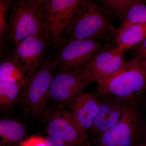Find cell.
<instances>
[{
    "label": "cell",
    "instance_id": "obj_1",
    "mask_svg": "<svg viewBox=\"0 0 146 146\" xmlns=\"http://www.w3.org/2000/svg\"><path fill=\"white\" fill-rule=\"evenodd\" d=\"M46 1H11L9 16V41L13 44V48L29 36L50 40Z\"/></svg>",
    "mask_w": 146,
    "mask_h": 146
},
{
    "label": "cell",
    "instance_id": "obj_2",
    "mask_svg": "<svg viewBox=\"0 0 146 146\" xmlns=\"http://www.w3.org/2000/svg\"><path fill=\"white\" fill-rule=\"evenodd\" d=\"M146 91V63L134 57L110 77L97 82L100 96L120 98L136 102Z\"/></svg>",
    "mask_w": 146,
    "mask_h": 146
},
{
    "label": "cell",
    "instance_id": "obj_3",
    "mask_svg": "<svg viewBox=\"0 0 146 146\" xmlns=\"http://www.w3.org/2000/svg\"><path fill=\"white\" fill-rule=\"evenodd\" d=\"M115 30L104 9L94 1H82L68 30L65 43L74 40L106 39L110 34L115 35Z\"/></svg>",
    "mask_w": 146,
    "mask_h": 146
},
{
    "label": "cell",
    "instance_id": "obj_4",
    "mask_svg": "<svg viewBox=\"0 0 146 146\" xmlns=\"http://www.w3.org/2000/svg\"><path fill=\"white\" fill-rule=\"evenodd\" d=\"M54 52H51L31 81L23 89L21 99L25 115L41 117L47 108L49 91L56 68Z\"/></svg>",
    "mask_w": 146,
    "mask_h": 146
},
{
    "label": "cell",
    "instance_id": "obj_5",
    "mask_svg": "<svg viewBox=\"0 0 146 146\" xmlns=\"http://www.w3.org/2000/svg\"><path fill=\"white\" fill-rule=\"evenodd\" d=\"M143 135L136 102H129L118 123L92 142L94 146H135Z\"/></svg>",
    "mask_w": 146,
    "mask_h": 146
},
{
    "label": "cell",
    "instance_id": "obj_6",
    "mask_svg": "<svg viewBox=\"0 0 146 146\" xmlns=\"http://www.w3.org/2000/svg\"><path fill=\"white\" fill-rule=\"evenodd\" d=\"M62 105L46 108L41 116L48 136L57 137L78 146H92L86 132L71 112Z\"/></svg>",
    "mask_w": 146,
    "mask_h": 146
},
{
    "label": "cell",
    "instance_id": "obj_7",
    "mask_svg": "<svg viewBox=\"0 0 146 146\" xmlns=\"http://www.w3.org/2000/svg\"><path fill=\"white\" fill-rule=\"evenodd\" d=\"M102 48L96 39L74 40L55 48L57 72L83 70Z\"/></svg>",
    "mask_w": 146,
    "mask_h": 146
},
{
    "label": "cell",
    "instance_id": "obj_8",
    "mask_svg": "<svg viewBox=\"0 0 146 146\" xmlns=\"http://www.w3.org/2000/svg\"><path fill=\"white\" fill-rule=\"evenodd\" d=\"M50 44L49 39L31 36L26 37L13 48L10 57L25 76L26 84L24 88L41 67L45 60L47 47Z\"/></svg>",
    "mask_w": 146,
    "mask_h": 146
},
{
    "label": "cell",
    "instance_id": "obj_9",
    "mask_svg": "<svg viewBox=\"0 0 146 146\" xmlns=\"http://www.w3.org/2000/svg\"><path fill=\"white\" fill-rule=\"evenodd\" d=\"M82 0H46L51 44L63 45Z\"/></svg>",
    "mask_w": 146,
    "mask_h": 146
},
{
    "label": "cell",
    "instance_id": "obj_10",
    "mask_svg": "<svg viewBox=\"0 0 146 146\" xmlns=\"http://www.w3.org/2000/svg\"><path fill=\"white\" fill-rule=\"evenodd\" d=\"M90 85L84 70L80 72H57L53 76L48 100L68 108Z\"/></svg>",
    "mask_w": 146,
    "mask_h": 146
},
{
    "label": "cell",
    "instance_id": "obj_11",
    "mask_svg": "<svg viewBox=\"0 0 146 146\" xmlns=\"http://www.w3.org/2000/svg\"><path fill=\"white\" fill-rule=\"evenodd\" d=\"M123 50L118 47L101 49L84 69L90 84L108 78L125 64Z\"/></svg>",
    "mask_w": 146,
    "mask_h": 146
},
{
    "label": "cell",
    "instance_id": "obj_12",
    "mask_svg": "<svg viewBox=\"0 0 146 146\" xmlns=\"http://www.w3.org/2000/svg\"><path fill=\"white\" fill-rule=\"evenodd\" d=\"M129 102L127 100L116 97L100 96L99 111L89 132L92 140L116 125Z\"/></svg>",
    "mask_w": 146,
    "mask_h": 146
},
{
    "label": "cell",
    "instance_id": "obj_13",
    "mask_svg": "<svg viewBox=\"0 0 146 146\" xmlns=\"http://www.w3.org/2000/svg\"><path fill=\"white\" fill-rule=\"evenodd\" d=\"M100 96L96 93H83L69 109L80 125L87 133L91 131L100 109Z\"/></svg>",
    "mask_w": 146,
    "mask_h": 146
},
{
    "label": "cell",
    "instance_id": "obj_14",
    "mask_svg": "<svg viewBox=\"0 0 146 146\" xmlns=\"http://www.w3.org/2000/svg\"><path fill=\"white\" fill-rule=\"evenodd\" d=\"M27 129L25 125L13 119L2 118L0 120L1 144L15 146L26 139Z\"/></svg>",
    "mask_w": 146,
    "mask_h": 146
},
{
    "label": "cell",
    "instance_id": "obj_15",
    "mask_svg": "<svg viewBox=\"0 0 146 146\" xmlns=\"http://www.w3.org/2000/svg\"><path fill=\"white\" fill-rule=\"evenodd\" d=\"M146 38V23L135 24L115 35L117 47L125 51Z\"/></svg>",
    "mask_w": 146,
    "mask_h": 146
},
{
    "label": "cell",
    "instance_id": "obj_16",
    "mask_svg": "<svg viewBox=\"0 0 146 146\" xmlns=\"http://www.w3.org/2000/svg\"><path fill=\"white\" fill-rule=\"evenodd\" d=\"M0 81L24 87L26 80L23 72L10 57L4 58L0 63Z\"/></svg>",
    "mask_w": 146,
    "mask_h": 146
},
{
    "label": "cell",
    "instance_id": "obj_17",
    "mask_svg": "<svg viewBox=\"0 0 146 146\" xmlns=\"http://www.w3.org/2000/svg\"><path fill=\"white\" fill-rule=\"evenodd\" d=\"M23 87L13 84L0 81V109H11L22 96Z\"/></svg>",
    "mask_w": 146,
    "mask_h": 146
},
{
    "label": "cell",
    "instance_id": "obj_18",
    "mask_svg": "<svg viewBox=\"0 0 146 146\" xmlns=\"http://www.w3.org/2000/svg\"><path fill=\"white\" fill-rule=\"evenodd\" d=\"M145 23H146V5L140 1H136L128 11L119 26L115 30V35L135 24Z\"/></svg>",
    "mask_w": 146,
    "mask_h": 146
},
{
    "label": "cell",
    "instance_id": "obj_19",
    "mask_svg": "<svg viewBox=\"0 0 146 146\" xmlns=\"http://www.w3.org/2000/svg\"><path fill=\"white\" fill-rule=\"evenodd\" d=\"M10 0L0 1V44H5L9 41V27L7 21L8 9L10 6Z\"/></svg>",
    "mask_w": 146,
    "mask_h": 146
},
{
    "label": "cell",
    "instance_id": "obj_20",
    "mask_svg": "<svg viewBox=\"0 0 146 146\" xmlns=\"http://www.w3.org/2000/svg\"><path fill=\"white\" fill-rule=\"evenodd\" d=\"M135 0H103L100 1L106 8L115 13L121 19L135 2Z\"/></svg>",
    "mask_w": 146,
    "mask_h": 146
},
{
    "label": "cell",
    "instance_id": "obj_21",
    "mask_svg": "<svg viewBox=\"0 0 146 146\" xmlns=\"http://www.w3.org/2000/svg\"><path fill=\"white\" fill-rule=\"evenodd\" d=\"M20 146H48L46 138L41 136H33L27 138L19 143Z\"/></svg>",
    "mask_w": 146,
    "mask_h": 146
},
{
    "label": "cell",
    "instance_id": "obj_22",
    "mask_svg": "<svg viewBox=\"0 0 146 146\" xmlns=\"http://www.w3.org/2000/svg\"><path fill=\"white\" fill-rule=\"evenodd\" d=\"M135 57L146 63V38L133 47Z\"/></svg>",
    "mask_w": 146,
    "mask_h": 146
},
{
    "label": "cell",
    "instance_id": "obj_23",
    "mask_svg": "<svg viewBox=\"0 0 146 146\" xmlns=\"http://www.w3.org/2000/svg\"><path fill=\"white\" fill-rule=\"evenodd\" d=\"M45 138L48 146H78L57 137L47 136Z\"/></svg>",
    "mask_w": 146,
    "mask_h": 146
},
{
    "label": "cell",
    "instance_id": "obj_24",
    "mask_svg": "<svg viewBox=\"0 0 146 146\" xmlns=\"http://www.w3.org/2000/svg\"><path fill=\"white\" fill-rule=\"evenodd\" d=\"M135 146H146V137L142 138Z\"/></svg>",
    "mask_w": 146,
    "mask_h": 146
},
{
    "label": "cell",
    "instance_id": "obj_25",
    "mask_svg": "<svg viewBox=\"0 0 146 146\" xmlns=\"http://www.w3.org/2000/svg\"><path fill=\"white\" fill-rule=\"evenodd\" d=\"M0 146H14L12 145H8V144H1Z\"/></svg>",
    "mask_w": 146,
    "mask_h": 146
}]
</instances>
